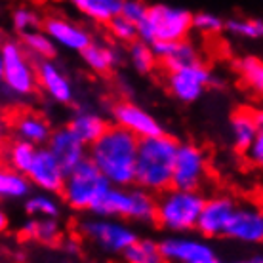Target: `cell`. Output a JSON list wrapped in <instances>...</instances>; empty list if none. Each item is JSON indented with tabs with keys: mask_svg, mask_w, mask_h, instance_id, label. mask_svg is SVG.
<instances>
[{
	"mask_svg": "<svg viewBox=\"0 0 263 263\" xmlns=\"http://www.w3.org/2000/svg\"><path fill=\"white\" fill-rule=\"evenodd\" d=\"M111 117L115 120V124L132 132L138 139L155 138V136L164 134L162 124L153 117L151 112H147V109H143L134 101H128V99L117 101L111 107Z\"/></svg>",
	"mask_w": 263,
	"mask_h": 263,
	"instance_id": "obj_12",
	"label": "cell"
},
{
	"mask_svg": "<svg viewBox=\"0 0 263 263\" xmlns=\"http://www.w3.org/2000/svg\"><path fill=\"white\" fill-rule=\"evenodd\" d=\"M206 178H208V155H206V151L193 141L178 143L170 187L183 189V191H200Z\"/></svg>",
	"mask_w": 263,
	"mask_h": 263,
	"instance_id": "obj_9",
	"label": "cell"
},
{
	"mask_svg": "<svg viewBox=\"0 0 263 263\" xmlns=\"http://www.w3.org/2000/svg\"><path fill=\"white\" fill-rule=\"evenodd\" d=\"M31 191L33 187L23 174L0 166V198L2 200H21Z\"/></svg>",
	"mask_w": 263,
	"mask_h": 263,
	"instance_id": "obj_27",
	"label": "cell"
},
{
	"mask_svg": "<svg viewBox=\"0 0 263 263\" xmlns=\"http://www.w3.org/2000/svg\"><path fill=\"white\" fill-rule=\"evenodd\" d=\"M193 13L185 8L170 4H149L147 15L138 23V40L153 44L157 40L178 42L185 40L193 31Z\"/></svg>",
	"mask_w": 263,
	"mask_h": 263,
	"instance_id": "obj_5",
	"label": "cell"
},
{
	"mask_svg": "<svg viewBox=\"0 0 263 263\" xmlns=\"http://www.w3.org/2000/svg\"><path fill=\"white\" fill-rule=\"evenodd\" d=\"M40 15L31 8H15L12 12V25L15 29V33H29V31H34V29H40Z\"/></svg>",
	"mask_w": 263,
	"mask_h": 263,
	"instance_id": "obj_34",
	"label": "cell"
},
{
	"mask_svg": "<svg viewBox=\"0 0 263 263\" xmlns=\"http://www.w3.org/2000/svg\"><path fill=\"white\" fill-rule=\"evenodd\" d=\"M93 216L115 217L134 223L155 225V195L138 185L115 187L111 185L90 208Z\"/></svg>",
	"mask_w": 263,
	"mask_h": 263,
	"instance_id": "obj_4",
	"label": "cell"
},
{
	"mask_svg": "<svg viewBox=\"0 0 263 263\" xmlns=\"http://www.w3.org/2000/svg\"><path fill=\"white\" fill-rule=\"evenodd\" d=\"M138 141L132 132L109 124L92 145H88V158L111 185L132 187Z\"/></svg>",
	"mask_w": 263,
	"mask_h": 263,
	"instance_id": "obj_1",
	"label": "cell"
},
{
	"mask_svg": "<svg viewBox=\"0 0 263 263\" xmlns=\"http://www.w3.org/2000/svg\"><path fill=\"white\" fill-rule=\"evenodd\" d=\"M67 126L88 147V145H92L105 132L109 122H107V119L103 115H99V112L92 111V109H86V107H79L77 111L72 112V117Z\"/></svg>",
	"mask_w": 263,
	"mask_h": 263,
	"instance_id": "obj_20",
	"label": "cell"
},
{
	"mask_svg": "<svg viewBox=\"0 0 263 263\" xmlns=\"http://www.w3.org/2000/svg\"><path fill=\"white\" fill-rule=\"evenodd\" d=\"M20 235L25 240L53 246L63 237V227L60 223V217H29L21 223Z\"/></svg>",
	"mask_w": 263,
	"mask_h": 263,
	"instance_id": "obj_21",
	"label": "cell"
},
{
	"mask_svg": "<svg viewBox=\"0 0 263 263\" xmlns=\"http://www.w3.org/2000/svg\"><path fill=\"white\" fill-rule=\"evenodd\" d=\"M34 69H36V80H39L40 90L55 103L71 105L74 101V86L69 74L55 63V60L34 61Z\"/></svg>",
	"mask_w": 263,
	"mask_h": 263,
	"instance_id": "obj_16",
	"label": "cell"
},
{
	"mask_svg": "<svg viewBox=\"0 0 263 263\" xmlns=\"http://www.w3.org/2000/svg\"><path fill=\"white\" fill-rule=\"evenodd\" d=\"M244 155H246V160H248L252 166L263 164V134L256 136V139L246 147Z\"/></svg>",
	"mask_w": 263,
	"mask_h": 263,
	"instance_id": "obj_38",
	"label": "cell"
},
{
	"mask_svg": "<svg viewBox=\"0 0 263 263\" xmlns=\"http://www.w3.org/2000/svg\"><path fill=\"white\" fill-rule=\"evenodd\" d=\"M84 65L96 74H107L120 63V53L107 42H90L80 52Z\"/></svg>",
	"mask_w": 263,
	"mask_h": 263,
	"instance_id": "obj_22",
	"label": "cell"
},
{
	"mask_svg": "<svg viewBox=\"0 0 263 263\" xmlns=\"http://www.w3.org/2000/svg\"><path fill=\"white\" fill-rule=\"evenodd\" d=\"M0 40H2V34H0Z\"/></svg>",
	"mask_w": 263,
	"mask_h": 263,
	"instance_id": "obj_45",
	"label": "cell"
},
{
	"mask_svg": "<svg viewBox=\"0 0 263 263\" xmlns=\"http://www.w3.org/2000/svg\"><path fill=\"white\" fill-rule=\"evenodd\" d=\"M109 33L115 40H119L122 44H132L134 40H138V27L134 25L132 21L124 20L122 15H117V17H112L109 23Z\"/></svg>",
	"mask_w": 263,
	"mask_h": 263,
	"instance_id": "obj_35",
	"label": "cell"
},
{
	"mask_svg": "<svg viewBox=\"0 0 263 263\" xmlns=\"http://www.w3.org/2000/svg\"><path fill=\"white\" fill-rule=\"evenodd\" d=\"M8 227H10V217H8V214L4 212V208L0 206V235H2L4 231H8Z\"/></svg>",
	"mask_w": 263,
	"mask_h": 263,
	"instance_id": "obj_40",
	"label": "cell"
},
{
	"mask_svg": "<svg viewBox=\"0 0 263 263\" xmlns=\"http://www.w3.org/2000/svg\"><path fill=\"white\" fill-rule=\"evenodd\" d=\"M219 263H248V259H229V261H219Z\"/></svg>",
	"mask_w": 263,
	"mask_h": 263,
	"instance_id": "obj_43",
	"label": "cell"
},
{
	"mask_svg": "<svg viewBox=\"0 0 263 263\" xmlns=\"http://www.w3.org/2000/svg\"><path fill=\"white\" fill-rule=\"evenodd\" d=\"M46 147L53 155V158L60 162L65 174L77 168V166L88 158V147L80 141L69 126H60L52 130Z\"/></svg>",
	"mask_w": 263,
	"mask_h": 263,
	"instance_id": "obj_18",
	"label": "cell"
},
{
	"mask_svg": "<svg viewBox=\"0 0 263 263\" xmlns=\"http://www.w3.org/2000/svg\"><path fill=\"white\" fill-rule=\"evenodd\" d=\"M63 246H65V252H69V254H79L80 250V244L77 238H67Z\"/></svg>",
	"mask_w": 263,
	"mask_h": 263,
	"instance_id": "obj_39",
	"label": "cell"
},
{
	"mask_svg": "<svg viewBox=\"0 0 263 263\" xmlns=\"http://www.w3.org/2000/svg\"><path fill=\"white\" fill-rule=\"evenodd\" d=\"M223 31L231 33L233 36H237V39L259 40L263 36V21L259 17H248V20L233 17V20L225 21Z\"/></svg>",
	"mask_w": 263,
	"mask_h": 263,
	"instance_id": "obj_32",
	"label": "cell"
},
{
	"mask_svg": "<svg viewBox=\"0 0 263 263\" xmlns=\"http://www.w3.org/2000/svg\"><path fill=\"white\" fill-rule=\"evenodd\" d=\"M128 58H130L132 67L139 72V74H147L157 67V58L151 50V44L141 42V40H134L128 50Z\"/></svg>",
	"mask_w": 263,
	"mask_h": 263,
	"instance_id": "obj_33",
	"label": "cell"
},
{
	"mask_svg": "<svg viewBox=\"0 0 263 263\" xmlns=\"http://www.w3.org/2000/svg\"><path fill=\"white\" fill-rule=\"evenodd\" d=\"M69 4L88 20L107 25L120 13L122 0H69Z\"/></svg>",
	"mask_w": 263,
	"mask_h": 263,
	"instance_id": "obj_24",
	"label": "cell"
},
{
	"mask_svg": "<svg viewBox=\"0 0 263 263\" xmlns=\"http://www.w3.org/2000/svg\"><path fill=\"white\" fill-rule=\"evenodd\" d=\"M25 208L29 217H60L61 216V202L58 195L46 191L29 193L25 198Z\"/></svg>",
	"mask_w": 263,
	"mask_h": 263,
	"instance_id": "obj_26",
	"label": "cell"
},
{
	"mask_svg": "<svg viewBox=\"0 0 263 263\" xmlns=\"http://www.w3.org/2000/svg\"><path fill=\"white\" fill-rule=\"evenodd\" d=\"M197 61H200L197 46L185 39V40L174 42V48H172L170 55H168L166 60L160 61V63L164 65L166 72H170V71H176V69H181V67H185V65L197 63Z\"/></svg>",
	"mask_w": 263,
	"mask_h": 263,
	"instance_id": "obj_29",
	"label": "cell"
},
{
	"mask_svg": "<svg viewBox=\"0 0 263 263\" xmlns=\"http://www.w3.org/2000/svg\"><path fill=\"white\" fill-rule=\"evenodd\" d=\"M124 263H166L162 252L155 238H138L122 254Z\"/></svg>",
	"mask_w": 263,
	"mask_h": 263,
	"instance_id": "obj_28",
	"label": "cell"
},
{
	"mask_svg": "<svg viewBox=\"0 0 263 263\" xmlns=\"http://www.w3.org/2000/svg\"><path fill=\"white\" fill-rule=\"evenodd\" d=\"M0 58H2V84L17 98H29L39 90L34 61L29 58L20 40H0Z\"/></svg>",
	"mask_w": 263,
	"mask_h": 263,
	"instance_id": "obj_8",
	"label": "cell"
},
{
	"mask_svg": "<svg viewBox=\"0 0 263 263\" xmlns=\"http://www.w3.org/2000/svg\"><path fill=\"white\" fill-rule=\"evenodd\" d=\"M20 42L33 61L55 60V55H58V46L53 44L52 39L42 29H34V31L23 33Z\"/></svg>",
	"mask_w": 263,
	"mask_h": 263,
	"instance_id": "obj_25",
	"label": "cell"
},
{
	"mask_svg": "<svg viewBox=\"0 0 263 263\" xmlns=\"http://www.w3.org/2000/svg\"><path fill=\"white\" fill-rule=\"evenodd\" d=\"M223 237L244 244H261L263 240V214L259 206L237 204L223 229Z\"/></svg>",
	"mask_w": 263,
	"mask_h": 263,
	"instance_id": "obj_14",
	"label": "cell"
},
{
	"mask_svg": "<svg viewBox=\"0 0 263 263\" xmlns=\"http://www.w3.org/2000/svg\"><path fill=\"white\" fill-rule=\"evenodd\" d=\"M40 29L52 39L55 46L65 48L74 53H80L93 40L88 29L61 15H48L40 23Z\"/></svg>",
	"mask_w": 263,
	"mask_h": 263,
	"instance_id": "obj_17",
	"label": "cell"
},
{
	"mask_svg": "<svg viewBox=\"0 0 263 263\" xmlns=\"http://www.w3.org/2000/svg\"><path fill=\"white\" fill-rule=\"evenodd\" d=\"M191 25L202 34H219L223 31L225 21L212 12H197L193 13Z\"/></svg>",
	"mask_w": 263,
	"mask_h": 263,
	"instance_id": "obj_36",
	"label": "cell"
},
{
	"mask_svg": "<svg viewBox=\"0 0 263 263\" xmlns=\"http://www.w3.org/2000/svg\"><path fill=\"white\" fill-rule=\"evenodd\" d=\"M248 263H263V256H261V252H256L254 256L248 257Z\"/></svg>",
	"mask_w": 263,
	"mask_h": 263,
	"instance_id": "obj_41",
	"label": "cell"
},
{
	"mask_svg": "<svg viewBox=\"0 0 263 263\" xmlns=\"http://www.w3.org/2000/svg\"><path fill=\"white\" fill-rule=\"evenodd\" d=\"M34 153H36V147H34L33 143L23 141V139H15V141H12L6 149L8 168H12V170L20 172V174L25 176L27 168H29L31 162H33Z\"/></svg>",
	"mask_w": 263,
	"mask_h": 263,
	"instance_id": "obj_31",
	"label": "cell"
},
{
	"mask_svg": "<svg viewBox=\"0 0 263 263\" xmlns=\"http://www.w3.org/2000/svg\"><path fill=\"white\" fill-rule=\"evenodd\" d=\"M229 134L233 147L244 153L246 147L263 134V115L259 109H237L229 120Z\"/></svg>",
	"mask_w": 263,
	"mask_h": 263,
	"instance_id": "obj_19",
	"label": "cell"
},
{
	"mask_svg": "<svg viewBox=\"0 0 263 263\" xmlns=\"http://www.w3.org/2000/svg\"><path fill=\"white\" fill-rule=\"evenodd\" d=\"M206 200L200 191L166 189L155 195V223L170 235H187L197 229L198 214Z\"/></svg>",
	"mask_w": 263,
	"mask_h": 263,
	"instance_id": "obj_3",
	"label": "cell"
},
{
	"mask_svg": "<svg viewBox=\"0 0 263 263\" xmlns=\"http://www.w3.org/2000/svg\"><path fill=\"white\" fill-rule=\"evenodd\" d=\"M15 134H17V139H23V141H29L33 143L34 147H42V145L48 143L50 139V134H52V126L44 117H40L36 112H23L15 119Z\"/></svg>",
	"mask_w": 263,
	"mask_h": 263,
	"instance_id": "obj_23",
	"label": "cell"
},
{
	"mask_svg": "<svg viewBox=\"0 0 263 263\" xmlns=\"http://www.w3.org/2000/svg\"><path fill=\"white\" fill-rule=\"evenodd\" d=\"M77 233L107 256H120L132 242L139 238L136 227L124 219L99 216L77 221Z\"/></svg>",
	"mask_w": 263,
	"mask_h": 263,
	"instance_id": "obj_6",
	"label": "cell"
},
{
	"mask_svg": "<svg viewBox=\"0 0 263 263\" xmlns=\"http://www.w3.org/2000/svg\"><path fill=\"white\" fill-rule=\"evenodd\" d=\"M237 71L244 84L261 96L263 92V61L257 55H242L237 61Z\"/></svg>",
	"mask_w": 263,
	"mask_h": 263,
	"instance_id": "obj_30",
	"label": "cell"
},
{
	"mask_svg": "<svg viewBox=\"0 0 263 263\" xmlns=\"http://www.w3.org/2000/svg\"><path fill=\"white\" fill-rule=\"evenodd\" d=\"M237 200L229 195H214L206 198L197 219V233L204 238L223 237V229L237 208Z\"/></svg>",
	"mask_w": 263,
	"mask_h": 263,
	"instance_id": "obj_15",
	"label": "cell"
},
{
	"mask_svg": "<svg viewBox=\"0 0 263 263\" xmlns=\"http://www.w3.org/2000/svg\"><path fill=\"white\" fill-rule=\"evenodd\" d=\"M147 8H149V4L143 2V0H122V8H120L119 15L132 21L134 25H138V23H141L145 20Z\"/></svg>",
	"mask_w": 263,
	"mask_h": 263,
	"instance_id": "obj_37",
	"label": "cell"
},
{
	"mask_svg": "<svg viewBox=\"0 0 263 263\" xmlns=\"http://www.w3.org/2000/svg\"><path fill=\"white\" fill-rule=\"evenodd\" d=\"M0 80H2V58H0Z\"/></svg>",
	"mask_w": 263,
	"mask_h": 263,
	"instance_id": "obj_44",
	"label": "cell"
},
{
	"mask_svg": "<svg viewBox=\"0 0 263 263\" xmlns=\"http://www.w3.org/2000/svg\"><path fill=\"white\" fill-rule=\"evenodd\" d=\"M65 172L60 166V162L53 158L46 145L36 147V153L33 157V162L27 168L25 178L29 179L31 187L39 189V191L53 193L60 195L63 181H65Z\"/></svg>",
	"mask_w": 263,
	"mask_h": 263,
	"instance_id": "obj_13",
	"label": "cell"
},
{
	"mask_svg": "<svg viewBox=\"0 0 263 263\" xmlns=\"http://www.w3.org/2000/svg\"><path fill=\"white\" fill-rule=\"evenodd\" d=\"M178 143V139L168 136L166 132L155 138L139 139L136 151L134 185L153 195L170 189Z\"/></svg>",
	"mask_w": 263,
	"mask_h": 263,
	"instance_id": "obj_2",
	"label": "cell"
},
{
	"mask_svg": "<svg viewBox=\"0 0 263 263\" xmlns=\"http://www.w3.org/2000/svg\"><path fill=\"white\" fill-rule=\"evenodd\" d=\"M4 136H6V128H4V124L0 122V143L4 141Z\"/></svg>",
	"mask_w": 263,
	"mask_h": 263,
	"instance_id": "obj_42",
	"label": "cell"
},
{
	"mask_svg": "<svg viewBox=\"0 0 263 263\" xmlns=\"http://www.w3.org/2000/svg\"><path fill=\"white\" fill-rule=\"evenodd\" d=\"M166 263H219L216 248L208 238L187 237V235H168L158 240Z\"/></svg>",
	"mask_w": 263,
	"mask_h": 263,
	"instance_id": "obj_11",
	"label": "cell"
},
{
	"mask_svg": "<svg viewBox=\"0 0 263 263\" xmlns=\"http://www.w3.org/2000/svg\"><path fill=\"white\" fill-rule=\"evenodd\" d=\"M219 82L214 72L202 61L185 65L181 69L170 71L166 74V86L174 98L181 103H195L202 98L206 90Z\"/></svg>",
	"mask_w": 263,
	"mask_h": 263,
	"instance_id": "obj_10",
	"label": "cell"
},
{
	"mask_svg": "<svg viewBox=\"0 0 263 263\" xmlns=\"http://www.w3.org/2000/svg\"><path fill=\"white\" fill-rule=\"evenodd\" d=\"M109 187L111 183L105 179V176L90 162V158H86L65 176L60 195L65 206L71 210L90 212V208Z\"/></svg>",
	"mask_w": 263,
	"mask_h": 263,
	"instance_id": "obj_7",
	"label": "cell"
}]
</instances>
